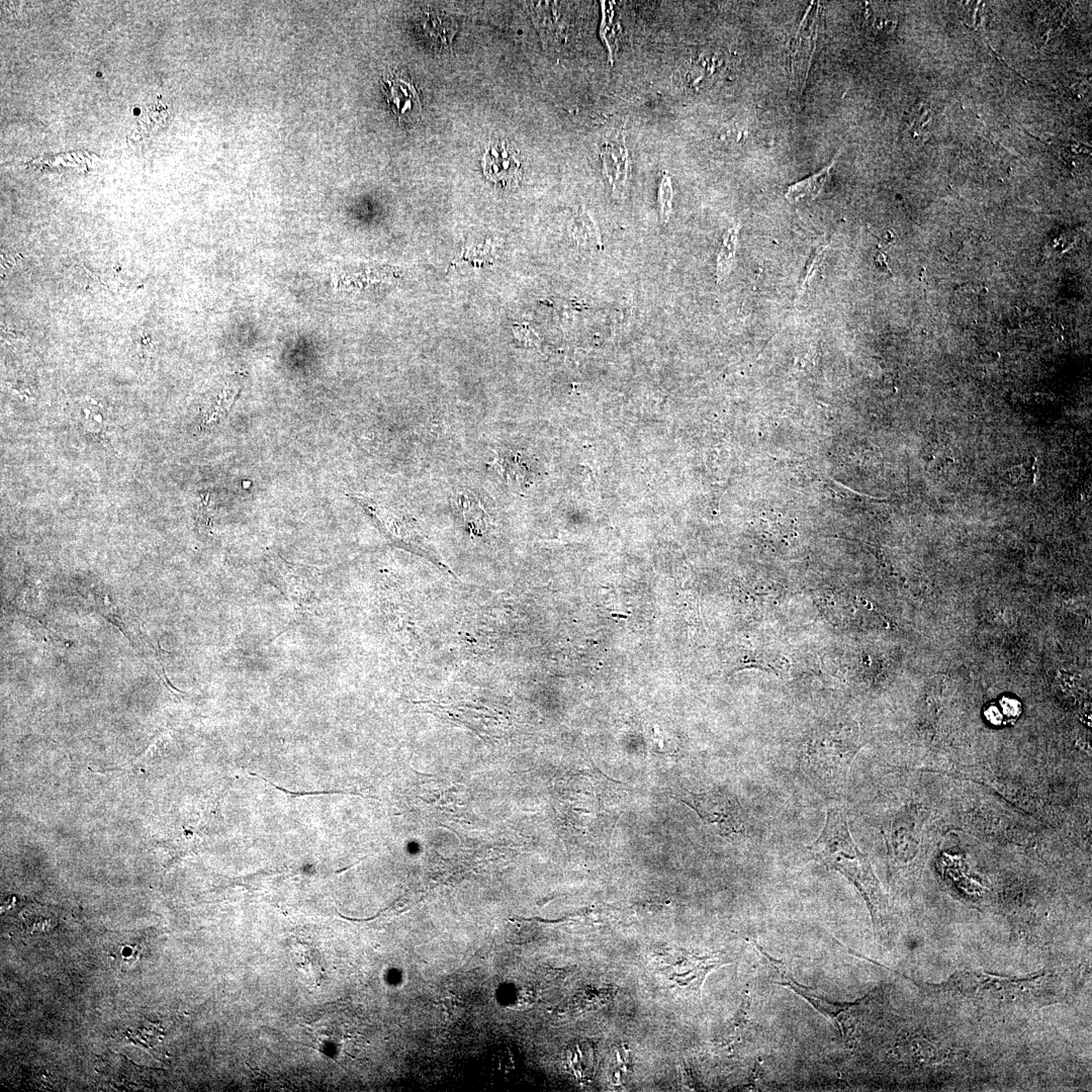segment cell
<instances>
[{"label":"cell","instance_id":"cell-6","mask_svg":"<svg viewBox=\"0 0 1092 1092\" xmlns=\"http://www.w3.org/2000/svg\"><path fill=\"white\" fill-rule=\"evenodd\" d=\"M753 944L757 947L759 952L763 954L769 964L774 967L778 974V980L774 982L781 986L791 989L793 992L804 998L810 1005L813 1006L819 1013L830 1018L839 1028L842 1037L845 1038L847 1029L850 1024L847 1023L849 1016L859 1007L861 1001L852 1003L848 1002H833L821 997L818 993L812 989L798 983L788 972L782 962L770 957L761 946L756 942Z\"/></svg>","mask_w":1092,"mask_h":1092},{"label":"cell","instance_id":"cell-8","mask_svg":"<svg viewBox=\"0 0 1092 1092\" xmlns=\"http://www.w3.org/2000/svg\"><path fill=\"white\" fill-rule=\"evenodd\" d=\"M481 163L485 177L494 183L511 185L519 180L521 163L518 151L506 143L490 146Z\"/></svg>","mask_w":1092,"mask_h":1092},{"label":"cell","instance_id":"cell-4","mask_svg":"<svg viewBox=\"0 0 1092 1092\" xmlns=\"http://www.w3.org/2000/svg\"><path fill=\"white\" fill-rule=\"evenodd\" d=\"M722 952L699 956L680 948H666L659 954V970L679 988L699 992L707 975L714 969L729 964Z\"/></svg>","mask_w":1092,"mask_h":1092},{"label":"cell","instance_id":"cell-13","mask_svg":"<svg viewBox=\"0 0 1092 1092\" xmlns=\"http://www.w3.org/2000/svg\"><path fill=\"white\" fill-rule=\"evenodd\" d=\"M658 203L660 207V219L662 223L667 222L672 204V186L670 177L667 174L662 176L658 189Z\"/></svg>","mask_w":1092,"mask_h":1092},{"label":"cell","instance_id":"cell-9","mask_svg":"<svg viewBox=\"0 0 1092 1092\" xmlns=\"http://www.w3.org/2000/svg\"><path fill=\"white\" fill-rule=\"evenodd\" d=\"M604 174L614 192L622 193L628 175V154L624 135L617 132L606 138L601 145Z\"/></svg>","mask_w":1092,"mask_h":1092},{"label":"cell","instance_id":"cell-2","mask_svg":"<svg viewBox=\"0 0 1092 1092\" xmlns=\"http://www.w3.org/2000/svg\"><path fill=\"white\" fill-rule=\"evenodd\" d=\"M857 747L845 734L825 733L810 741L802 767L808 777L828 792H841Z\"/></svg>","mask_w":1092,"mask_h":1092},{"label":"cell","instance_id":"cell-5","mask_svg":"<svg viewBox=\"0 0 1092 1092\" xmlns=\"http://www.w3.org/2000/svg\"><path fill=\"white\" fill-rule=\"evenodd\" d=\"M1042 982V977L1039 976L1024 980H1009L977 973H966L959 976L953 984L966 996L1006 1002L1032 998L1038 992Z\"/></svg>","mask_w":1092,"mask_h":1092},{"label":"cell","instance_id":"cell-10","mask_svg":"<svg viewBox=\"0 0 1092 1092\" xmlns=\"http://www.w3.org/2000/svg\"><path fill=\"white\" fill-rule=\"evenodd\" d=\"M834 162L826 166L819 172L812 176L799 181L793 185H790L786 191V198L791 202H799L803 200L813 199L819 195L826 180L829 178L830 170Z\"/></svg>","mask_w":1092,"mask_h":1092},{"label":"cell","instance_id":"cell-7","mask_svg":"<svg viewBox=\"0 0 1092 1092\" xmlns=\"http://www.w3.org/2000/svg\"><path fill=\"white\" fill-rule=\"evenodd\" d=\"M382 90L387 104L399 120L419 119L422 113L420 95L410 81L396 75L384 76Z\"/></svg>","mask_w":1092,"mask_h":1092},{"label":"cell","instance_id":"cell-11","mask_svg":"<svg viewBox=\"0 0 1092 1092\" xmlns=\"http://www.w3.org/2000/svg\"><path fill=\"white\" fill-rule=\"evenodd\" d=\"M574 223H575L574 224L575 237H576V239H578V241L581 244L589 246L590 248L592 247H596V248H601L602 247V241H601V236H600V233H599V229H598V226L596 225V223L594 222V220L592 219L590 216H588L584 212L580 213L576 217Z\"/></svg>","mask_w":1092,"mask_h":1092},{"label":"cell","instance_id":"cell-1","mask_svg":"<svg viewBox=\"0 0 1092 1092\" xmlns=\"http://www.w3.org/2000/svg\"><path fill=\"white\" fill-rule=\"evenodd\" d=\"M810 850L828 869L843 875L866 900L873 920L882 918L886 900L869 858L854 843L842 809H828L825 824Z\"/></svg>","mask_w":1092,"mask_h":1092},{"label":"cell","instance_id":"cell-12","mask_svg":"<svg viewBox=\"0 0 1092 1092\" xmlns=\"http://www.w3.org/2000/svg\"><path fill=\"white\" fill-rule=\"evenodd\" d=\"M736 237H737V229L736 228H732L729 231H727V233H726V235L724 237L723 244H722V247H721V251H720L719 256H718V262H717L718 263L717 264V274H718L719 279L723 278L728 273V271L730 269L731 262H732V259L734 257V252H735Z\"/></svg>","mask_w":1092,"mask_h":1092},{"label":"cell","instance_id":"cell-3","mask_svg":"<svg viewBox=\"0 0 1092 1092\" xmlns=\"http://www.w3.org/2000/svg\"><path fill=\"white\" fill-rule=\"evenodd\" d=\"M681 801L699 815L715 833L728 836L745 828V813L737 799L721 790L686 792Z\"/></svg>","mask_w":1092,"mask_h":1092}]
</instances>
